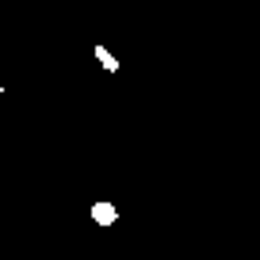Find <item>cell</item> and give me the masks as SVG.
Segmentation results:
<instances>
[{
	"instance_id": "obj_3",
	"label": "cell",
	"mask_w": 260,
	"mask_h": 260,
	"mask_svg": "<svg viewBox=\"0 0 260 260\" xmlns=\"http://www.w3.org/2000/svg\"><path fill=\"white\" fill-rule=\"evenodd\" d=\"M0 96H4V84H0Z\"/></svg>"
},
{
	"instance_id": "obj_2",
	"label": "cell",
	"mask_w": 260,
	"mask_h": 260,
	"mask_svg": "<svg viewBox=\"0 0 260 260\" xmlns=\"http://www.w3.org/2000/svg\"><path fill=\"white\" fill-rule=\"evenodd\" d=\"M92 54H96V61H100V69H104V73H111V77H115V73L122 69V65H119V57H115L107 46H92Z\"/></svg>"
},
{
	"instance_id": "obj_1",
	"label": "cell",
	"mask_w": 260,
	"mask_h": 260,
	"mask_svg": "<svg viewBox=\"0 0 260 260\" xmlns=\"http://www.w3.org/2000/svg\"><path fill=\"white\" fill-rule=\"evenodd\" d=\"M88 218L96 222L100 230H111L115 222H119V207H115L111 199H96V203L88 207Z\"/></svg>"
}]
</instances>
